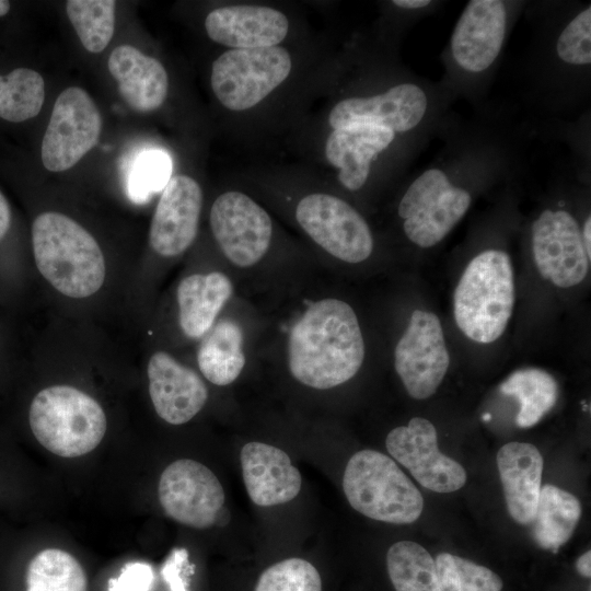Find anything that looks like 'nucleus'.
<instances>
[{"mask_svg": "<svg viewBox=\"0 0 591 591\" xmlns=\"http://www.w3.org/2000/svg\"><path fill=\"white\" fill-rule=\"evenodd\" d=\"M240 460L246 491L255 505H282L300 493L301 474L281 449L263 442H248L242 447Z\"/></svg>", "mask_w": 591, "mask_h": 591, "instance_id": "obj_20", "label": "nucleus"}, {"mask_svg": "<svg viewBox=\"0 0 591 591\" xmlns=\"http://www.w3.org/2000/svg\"><path fill=\"white\" fill-rule=\"evenodd\" d=\"M291 69V56L281 46L229 49L213 61L210 84L222 106L243 112L266 99Z\"/></svg>", "mask_w": 591, "mask_h": 591, "instance_id": "obj_7", "label": "nucleus"}, {"mask_svg": "<svg viewBox=\"0 0 591 591\" xmlns=\"http://www.w3.org/2000/svg\"><path fill=\"white\" fill-rule=\"evenodd\" d=\"M10 10V2L7 0H0V16L5 15Z\"/></svg>", "mask_w": 591, "mask_h": 591, "instance_id": "obj_42", "label": "nucleus"}, {"mask_svg": "<svg viewBox=\"0 0 591 591\" xmlns=\"http://www.w3.org/2000/svg\"><path fill=\"white\" fill-rule=\"evenodd\" d=\"M515 302L513 268L509 255L486 250L467 264L453 296L457 327L470 339L490 344L506 331Z\"/></svg>", "mask_w": 591, "mask_h": 591, "instance_id": "obj_3", "label": "nucleus"}, {"mask_svg": "<svg viewBox=\"0 0 591 591\" xmlns=\"http://www.w3.org/2000/svg\"><path fill=\"white\" fill-rule=\"evenodd\" d=\"M429 106L426 91L418 84L405 82L379 94L339 101L329 112L328 124L333 129L351 124H373L404 134L424 121Z\"/></svg>", "mask_w": 591, "mask_h": 591, "instance_id": "obj_15", "label": "nucleus"}, {"mask_svg": "<svg viewBox=\"0 0 591 591\" xmlns=\"http://www.w3.org/2000/svg\"><path fill=\"white\" fill-rule=\"evenodd\" d=\"M386 567L395 591H440L434 559L416 542L394 543L386 554Z\"/></svg>", "mask_w": 591, "mask_h": 591, "instance_id": "obj_28", "label": "nucleus"}, {"mask_svg": "<svg viewBox=\"0 0 591 591\" xmlns=\"http://www.w3.org/2000/svg\"><path fill=\"white\" fill-rule=\"evenodd\" d=\"M531 234L534 263L543 279L559 288H570L583 281L591 258L571 213L545 209L534 220Z\"/></svg>", "mask_w": 591, "mask_h": 591, "instance_id": "obj_12", "label": "nucleus"}, {"mask_svg": "<svg viewBox=\"0 0 591 591\" xmlns=\"http://www.w3.org/2000/svg\"><path fill=\"white\" fill-rule=\"evenodd\" d=\"M385 445L391 456L429 490L453 493L466 483L464 467L439 451L437 430L426 418L414 417L406 426L391 430Z\"/></svg>", "mask_w": 591, "mask_h": 591, "instance_id": "obj_14", "label": "nucleus"}, {"mask_svg": "<svg viewBox=\"0 0 591 591\" xmlns=\"http://www.w3.org/2000/svg\"><path fill=\"white\" fill-rule=\"evenodd\" d=\"M580 515L581 505L576 496L554 485H544L532 521L536 543L557 553L571 537Z\"/></svg>", "mask_w": 591, "mask_h": 591, "instance_id": "obj_26", "label": "nucleus"}, {"mask_svg": "<svg viewBox=\"0 0 591 591\" xmlns=\"http://www.w3.org/2000/svg\"><path fill=\"white\" fill-rule=\"evenodd\" d=\"M450 363L439 317L415 310L394 350V367L409 396L426 399L443 381Z\"/></svg>", "mask_w": 591, "mask_h": 591, "instance_id": "obj_11", "label": "nucleus"}, {"mask_svg": "<svg viewBox=\"0 0 591 591\" xmlns=\"http://www.w3.org/2000/svg\"><path fill=\"white\" fill-rule=\"evenodd\" d=\"M395 7L406 10H419L427 8L431 4L429 0H394L392 2Z\"/></svg>", "mask_w": 591, "mask_h": 591, "instance_id": "obj_40", "label": "nucleus"}, {"mask_svg": "<svg viewBox=\"0 0 591 591\" xmlns=\"http://www.w3.org/2000/svg\"><path fill=\"white\" fill-rule=\"evenodd\" d=\"M149 394L163 420L182 425L196 416L208 398V389L190 368L164 351L154 352L148 363Z\"/></svg>", "mask_w": 591, "mask_h": 591, "instance_id": "obj_19", "label": "nucleus"}, {"mask_svg": "<svg viewBox=\"0 0 591 591\" xmlns=\"http://www.w3.org/2000/svg\"><path fill=\"white\" fill-rule=\"evenodd\" d=\"M254 591H322V580L310 561L293 557L265 569Z\"/></svg>", "mask_w": 591, "mask_h": 591, "instance_id": "obj_34", "label": "nucleus"}, {"mask_svg": "<svg viewBox=\"0 0 591 591\" xmlns=\"http://www.w3.org/2000/svg\"><path fill=\"white\" fill-rule=\"evenodd\" d=\"M38 271L60 293L86 298L102 287L106 267L96 240L77 221L59 212H43L32 225Z\"/></svg>", "mask_w": 591, "mask_h": 591, "instance_id": "obj_2", "label": "nucleus"}, {"mask_svg": "<svg viewBox=\"0 0 591 591\" xmlns=\"http://www.w3.org/2000/svg\"><path fill=\"white\" fill-rule=\"evenodd\" d=\"M88 579L83 567L68 552L47 548L30 563L26 591H86Z\"/></svg>", "mask_w": 591, "mask_h": 591, "instance_id": "obj_29", "label": "nucleus"}, {"mask_svg": "<svg viewBox=\"0 0 591 591\" xmlns=\"http://www.w3.org/2000/svg\"><path fill=\"white\" fill-rule=\"evenodd\" d=\"M507 509L520 524L532 523L542 487L543 457L526 442H509L497 453Z\"/></svg>", "mask_w": 591, "mask_h": 591, "instance_id": "obj_22", "label": "nucleus"}, {"mask_svg": "<svg viewBox=\"0 0 591 591\" xmlns=\"http://www.w3.org/2000/svg\"><path fill=\"white\" fill-rule=\"evenodd\" d=\"M45 100L43 77L30 68L0 76V118L21 123L35 117Z\"/></svg>", "mask_w": 591, "mask_h": 591, "instance_id": "obj_30", "label": "nucleus"}, {"mask_svg": "<svg viewBox=\"0 0 591 591\" xmlns=\"http://www.w3.org/2000/svg\"><path fill=\"white\" fill-rule=\"evenodd\" d=\"M343 489L355 510L381 522L409 524L424 509L418 488L392 457L375 450H361L349 459Z\"/></svg>", "mask_w": 591, "mask_h": 591, "instance_id": "obj_5", "label": "nucleus"}, {"mask_svg": "<svg viewBox=\"0 0 591 591\" xmlns=\"http://www.w3.org/2000/svg\"><path fill=\"white\" fill-rule=\"evenodd\" d=\"M210 227L222 253L239 267L256 264L270 245L269 215L241 192H225L216 198L210 209Z\"/></svg>", "mask_w": 591, "mask_h": 591, "instance_id": "obj_13", "label": "nucleus"}, {"mask_svg": "<svg viewBox=\"0 0 591 591\" xmlns=\"http://www.w3.org/2000/svg\"><path fill=\"white\" fill-rule=\"evenodd\" d=\"M153 581L154 572L149 564L130 561L108 581L107 591H150Z\"/></svg>", "mask_w": 591, "mask_h": 591, "instance_id": "obj_36", "label": "nucleus"}, {"mask_svg": "<svg viewBox=\"0 0 591 591\" xmlns=\"http://www.w3.org/2000/svg\"><path fill=\"white\" fill-rule=\"evenodd\" d=\"M172 163L161 150L141 152L134 161L127 177L128 197L137 204L146 202L170 181Z\"/></svg>", "mask_w": 591, "mask_h": 591, "instance_id": "obj_33", "label": "nucleus"}, {"mask_svg": "<svg viewBox=\"0 0 591 591\" xmlns=\"http://www.w3.org/2000/svg\"><path fill=\"white\" fill-rule=\"evenodd\" d=\"M113 0H69L66 13L83 47L90 53H101L109 44L115 30Z\"/></svg>", "mask_w": 591, "mask_h": 591, "instance_id": "obj_31", "label": "nucleus"}, {"mask_svg": "<svg viewBox=\"0 0 591 591\" xmlns=\"http://www.w3.org/2000/svg\"><path fill=\"white\" fill-rule=\"evenodd\" d=\"M188 566V554L186 549H173L161 569V575L170 591H188L185 578Z\"/></svg>", "mask_w": 591, "mask_h": 591, "instance_id": "obj_37", "label": "nucleus"}, {"mask_svg": "<svg viewBox=\"0 0 591 591\" xmlns=\"http://www.w3.org/2000/svg\"><path fill=\"white\" fill-rule=\"evenodd\" d=\"M205 28L210 39L231 49L268 48L285 39L289 21L270 7L233 4L210 11Z\"/></svg>", "mask_w": 591, "mask_h": 591, "instance_id": "obj_18", "label": "nucleus"}, {"mask_svg": "<svg viewBox=\"0 0 591 591\" xmlns=\"http://www.w3.org/2000/svg\"><path fill=\"white\" fill-rule=\"evenodd\" d=\"M11 223L10 206L0 190V240L5 235Z\"/></svg>", "mask_w": 591, "mask_h": 591, "instance_id": "obj_38", "label": "nucleus"}, {"mask_svg": "<svg viewBox=\"0 0 591 591\" xmlns=\"http://www.w3.org/2000/svg\"><path fill=\"white\" fill-rule=\"evenodd\" d=\"M576 569L581 576L586 578H590L591 576V552L590 551H587L577 559Z\"/></svg>", "mask_w": 591, "mask_h": 591, "instance_id": "obj_39", "label": "nucleus"}, {"mask_svg": "<svg viewBox=\"0 0 591 591\" xmlns=\"http://www.w3.org/2000/svg\"><path fill=\"white\" fill-rule=\"evenodd\" d=\"M558 58L571 66L591 62V7L577 13L561 30L556 42Z\"/></svg>", "mask_w": 591, "mask_h": 591, "instance_id": "obj_35", "label": "nucleus"}, {"mask_svg": "<svg viewBox=\"0 0 591 591\" xmlns=\"http://www.w3.org/2000/svg\"><path fill=\"white\" fill-rule=\"evenodd\" d=\"M395 139L390 128L373 124H351L335 128L325 142V157L338 170V181L348 190L367 182L372 162Z\"/></svg>", "mask_w": 591, "mask_h": 591, "instance_id": "obj_21", "label": "nucleus"}, {"mask_svg": "<svg viewBox=\"0 0 591 591\" xmlns=\"http://www.w3.org/2000/svg\"><path fill=\"white\" fill-rule=\"evenodd\" d=\"M202 205V192L190 176L176 175L167 182L157 205L150 245L162 256H176L194 242Z\"/></svg>", "mask_w": 591, "mask_h": 591, "instance_id": "obj_17", "label": "nucleus"}, {"mask_svg": "<svg viewBox=\"0 0 591 591\" xmlns=\"http://www.w3.org/2000/svg\"><path fill=\"white\" fill-rule=\"evenodd\" d=\"M108 70L117 81L121 97L132 109L152 112L164 103L169 77L157 58L134 46L120 45L109 55Z\"/></svg>", "mask_w": 591, "mask_h": 591, "instance_id": "obj_23", "label": "nucleus"}, {"mask_svg": "<svg viewBox=\"0 0 591 591\" xmlns=\"http://www.w3.org/2000/svg\"><path fill=\"white\" fill-rule=\"evenodd\" d=\"M440 591H501L502 580L493 570L450 553L436 559Z\"/></svg>", "mask_w": 591, "mask_h": 591, "instance_id": "obj_32", "label": "nucleus"}, {"mask_svg": "<svg viewBox=\"0 0 591 591\" xmlns=\"http://www.w3.org/2000/svg\"><path fill=\"white\" fill-rule=\"evenodd\" d=\"M505 395L515 397L520 410L515 422L520 428L536 425L556 404L559 386L555 378L540 368L512 372L500 385Z\"/></svg>", "mask_w": 591, "mask_h": 591, "instance_id": "obj_27", "label": "nucleus"}, {"mask_svg": "<svg viewBox=\"0 0 591 591\" xmlns=\"http://www.w3.org/2000/svg\"><path fill=\"white\" fill-rule=\"evenodd\" d=\"M158 496L169 518L199 530L218 522L225 499L213 472L190 459L174 461L165 467L159 480Z\"/></svg>", "mask_w": 591, "mask_h": 591, "instance_id": "obj_10", "label": "nucleus"}, {"mask_svg": "<svg viewBox=\"0 0 591 591\" xmlns=\"http://www.w3.org/2000/svg\"><path fill=\"white\" fill-rule=\"evenodd\" d=\"M197 362L202 375L216 385L234 382L245 364L243 333L231 320H221L202 338Z\"/></svg>", "mask_w": 591, "mask_h": 591, "instance_id": "obj_25", "label": "nucleus"}, {"mask_svg": "<svg viewBox=\"0 0 591 591\" xmlns=\"http://www.w3.org/2000/svg\"><path fill=\"white\" fill-rule=\"evenodd\" d=\"M287 350L289 370L300 383L327 390L347 382L364 359L355 311L337 299L310 304L291 328Z\"/></svg>", "mask_w": 591, "mask_h": 591, "instance_id": "obj_1", "label": "nucleus"}, {"mask_svg": "<svg viewBox=\"0 0 591 591\" xmlns=\"http://www.w3.org/2000/svg\"><path fill=\"white\" fill-rule=\"evenodd\" d=\"M102 117L86 91L63 90L55 101L40 149L44 166L63 172L77 164L99 141Z\"/></svg>", "mask_w": 591, "mask_h": 591, "instance_id": "obj_9", "label": "nucleus"}, {"mask_svg": "<svg viewBox=\"0 0 591 591\" xmlns=\"http://www.w3.org/2000/svg\"><path fill=\"white\" fill-rule=\"evenodd\" d=\"M471 193L450 182L439 167L420 173L398 204L403 230L415 245L429 248L440 243L466 215Z\"/></svg>", "mask_w": 591, "mask_h": 591, "instance_id": "obj_6", "label": "nucleus"}, {"mask_svg": "<svg viewBox=\"0 0 591 591\" xmlns=\"http://www.w3.org/2000/svg\"><path fill=\"white\" fill-rule=\"evenodd\" d=\"M28 419L36 440L62 457L91 452L101 443L107 428L101 405L70 385L39 391L30 406Z\"/></svg>", "mask_w": 591, "mask_h": 591, "instance_id": "obj_4", "label": "nucleus"}, {"mask_svg": "<svg viewBox=\"0 0 591 591\" xmlns=\"http://www.w3.org/2000/svg\"><path fill=\"white\" fill-rule=\"evenodd\" d=\"M232 290L230 279L220 271L194 274L182 279L177 287V303L183 333L194 339L204 337L213 326Z\"/></svg>", "mask_w": 591, "mask_h": 591, "instance_id": "obj_24", "label": "nucleus"}, {"mask_svg": "<svg viewBox=\"0 0 591 591\" xmlns=\"http://www.w3.org/2000/svg\"><path fill=\"white\" fill-rule=\"evenodd\" d=\"M508 18L505 1H468L450 39V53L456 66L467 73L488 70L502 49Z\"/></svg>", "mask_w": 591, "mask_h": 591, "instance_id": "obj_16", "label": "nucleus"}, {"mask_svg": "<svg viewBox=\"0 0 591 591\" xmlns=\"http://www.w3.org/2000/svg\"><path fill=\"white\" fill-rule=\"evenodd\" d=\"M296 219L317 245L343 262L361 263L373 251L367 221L336 196L323 193L304 196L296 208Z\"/></svg>", "mask_w": 591, "mask_h": 591, "instance_id": "obj_8", "label": "nucleus"}, {"mask_svg": "<svg viewBox=\"0 0 591 591\" xmlns=\"http://www.w3.org/2000/svg\"><path fill=\"white\" fill-rule=\"evenodd\" d=\"M490 418H491L490 414H486L483 417V419L486 420V421L489 420Z\"/></svg>", "mask_w": 591, "mask_h": 591, "instance_id": "obj_43", "label": "nucleus"}, {"mask_svg": "<svg viewBox=\"0 0 591 591\" xmlns=\"http://www.w3.org/2000/svg\"><path fill=\"white\" fill-rule=\"evenodd\" d=\"M590 234H591V217L588 216L587 219L584 220V223L581 230V239H582V243L586 248L587 255L591 258Z\"/></svg>", "mask_w": 591, "mask_h": 591, "instance_id": "obj_41", "label": "nucleus"}]
</instances>
